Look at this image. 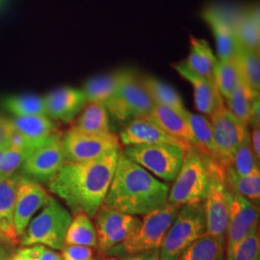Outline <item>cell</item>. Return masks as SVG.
Segmentation results:
<instances>
[{"label": "cell", "mask_w": 260, "mask_h": 260, "mask_svg": "<svg viewBox=\"0 0 260 260\" xmlns=\"http://www.w3.org/2000/svg\"><path fill=\"white\" fill-rule=\"evenodd\" d=\"M228 260H260V238L258 230L246 236L233 250Z\"/></svg>", "instance_id": "38"}, {"label": "cell", "mask_w": 260, "mask_h": 260, "mask_svg": "<svg viewBox=\"0 0 260 260\" xmlns=\"http://www.w3.org/2000/svg\"><path fill=\"white\" fill-rule=\"evenodd\" d=\"M235 60L242 83L245 84L254 94L259 95V51L238 47Z\"/></svg>", "instance_id": "27"}, {"label": "cell", "mask_w": 260, "mask_h": 260, "mask_svg": "<svg viewBox=\"0 0 260 260\" xmlns=\"http://www.w3.org/2000/svg\"><path fill=\"white\" fill-rule=\"evenodd\" d=\"M52 197L36 182L19 178L15 202L14 224L19 238L25 233L33 215L50 202Z\"/></svg>", "instance_id": "15"}, {"label": "cell", "mask_w": 260, "mask_h": 260, "mask_svg": "<svg viewBox=\"0 0 260 260\" xmlns=\"http://www.w3.org/2000/svg\"><path fill=\"white\" fill-rule=\"evenodd\" d=\"M177 260H225V244L205 233L190 245Z\"/></svg>", "instance_id": "30"}, {"label": "cell", "mask_w": 260, "mask_h": 260, "mask_svg": "<svg viewBox=\"0 0 260 260\" xmlns=\"http://www.w3.org/2000/svg\"><path fill=\"white\" fill-rule=\"evenodd\" d=\"M224 170L226 183L235 190L238 194L249 200L253 205L259 203L260 200V171H256L248 176H239L228 167Z\"/></svg>", "instance_id": "33"}, {"label": "cell", "mask_w": 260, "mask_h": 260, "mask_svg": "<svg viewBox=\"0 0 260 260\" xmlns=\"http://www.w3.org/2000/svg\"><path fill=\"white\" fill-rule=\"evenodd\" d=\"M9 260H28V256L22 250H19L16 254L11 256Z\"/></svg>", "instance_id": "46"}, {"label": "cell", "mask_w": 260, "mask_h": 260, "mask_svg": "<svg viewBox=\"0 0 260 260\" xmlns=\"http://www.w3.org/2000/svg\"><path fill=\"white\" fill-rule=\"evenodd\" d=\"M213 132L215 156L214 161L223 169L231 166L235 151L250 133L231 111L225 103H222L210 116Z\"/></svg>", "instance_id": "10"}, {"label": "cell", "mask_w": 260, "mask_h": 260, "mask_svg": "<svg viewBox=\"0 0 260 260\" xmlns=\"http://www.w3.org/2000/svg\"><path fill=\"white\" fill-rule=\"evenodd\" d=\"M228 184V183H226ZM230 195V217L225 238V260L234 248L250 233L258 230L259 211L256 205L238 194L228 184Z\"/></svg>", "instance_id": "13"}, {"label": "cell", "mask_w": 260, "mask_h": 260, "mask_svg": "<svg viewBox=\"0 0 260 260\" xmlns=\"http://www.w3.org/2000/svg\"><path fill=\"white\" fill-rule=\"evenodd\" d=\"M170 186L120 153L103 205L121 213L144 216L167 203Z\"/></svg>", "instance_id": "2"}, {"label": "cell", "mask_w": 260, "mask_h": 260, "mask_svg": "<svg viewBox=\"0 0 260 260\" xmlns=\"http://www.w3.org/2000/svg\"><path fill=\"white\" fill-rule=\"evenodd\" d=\"M206 233L205 202L182 205L159 248V260H177L181 253Z\"/></svg>", "instance_id": "5"}, {"label": "cell", "mask_w": 260, "mask_h": 260, "mask_svg": "<svg viewBox=\"0 0 260 260\" xmlns=\"http://www.w3.org/2000/svg\"><path fill=\"white\" fill-rule=\"evenodd\" d=\"M210 183L205 200L206 233L225 244L230 217V195L224 170L209 158Z\"/></svg>", "instance_id": "9"}, {"label": "cell", "mask_w": 260, "mask_h": 260, "mask_svg": "<svg viewBox=\"0 0 260 260\" xmlns=\"http://www.w3.org/2000/svg\"><path fill=\"white\" fill-rule=\"evenodd\" d=\"M8 147H1L0 146V161H1V159L3 157V155H4V153H5V151H6V149H7Z\"/></svg>", "instance_id": "47"}, {"label": "cell", "mask_w": 260, "mask_h": 260, "mask_svg": "<svg viewBox=\"0 0 260 260\" xmlns=\"http://www.w3.org/2000/svg\"><path fill=\"white\" fill-rule=\"evenodd\" d=\"M120 143L124 147L140 145L172 144L182 146L189 149L183 143L169 135L149 116L140 117L128 121L119 135Z\"/></svg>", "instance_id": "17"}, {"label": "cell", "mask_w": 260, "mask_h": 260, "mask_svg": "<svg viewBox=\"0 0 260 260\" xmlns=\"http://www.w3.org/2000/svg\"><path fill=\"white\" fill-rule=\"evenodd\" d=\"M121 151L113 150L85 162H66L48 181L50 192L74 213L84 212L93 219L108 193Z\"/></svg>", "instance_id": "1"}, {"label": "cell", "mask_w": 260, "mask_h": 260, "mask_svg": "<svg viewBox=\"0 0 260 260\" xmlns=\"http://www.w3.org/2000/svg\"><path fill=\"white\" fill-rule=\"evenodd\" d=\"M92 260H95V259H94V258H93V259H92Z\"/></svg>", "instance_id": "50"}, {"label": "cell", "mask_w": 260, "mask_h": 260, "mask_svg": "<svg viewBox=\"0 0 260 260\" xmlns=\"http://www.w3.org/2000/svg\"><path fill=\"white\" fill-rule=\"evenodd\" d=\"M93 219L98 249L104 254L125 241L141 223L138 216L121 213L104 205L99 209Z\"/></svg>", "instance_id": "12"}, {"label": "cell", "mask_w": 260, "mask_h": 260, "mask_svg": "<svg viewBox=\"0 0 260 260\" xmlns=\"http://www.w3.org/2000/svg\"><path fill=\"white\" fill-rule=\"evenodd\" d=\"M19 177H0V236L11 246L20 242L14 224Z\"/></svg>", "instance_id": "21"}, {"label": "cell", "mask_w": 260, "mask_h": 260, "mask_svg": "<svg viewBox=\"0 0 260 260\" xmlns=\"http://www.w3.org/2000/svg\"><path fill=\"white\" fill-rule=\"evenodd\" d=\"M174 68L179 75L192 85L196 108L202 114L211 116L214 111L224 103L215 84L191 72L183 61L175 64Z\"/></svg>", "instance_id": "19"}, {"label": "cell", "mask_w": 260, "mask_h": 260, "mask_svg": "<svg viewBox=\"0 0 260 260\" xmlns=\"http://www.w3.org/2000/svg\"><path fill=\"white\" fill-rule=\"evenodd\" d=\"M186 118L198 143L200 153L213 160L215 156V146L210 121L203 115L189 111L187 112Z\"/></svg>", "instance_id": "34"}, {"label": "cell", "mask_w": 260, "mask_h": 260, "mask_svg": "<svg viewBox=\"0 0 260 260\" xmlns=\"http://www.w3.org/2000/svg\"><path fill=\"white\" fill-rule=\"evenodd\" d=\"M118 257H106V258H103V260H118Z\"/></svg>", "instance_id": "48"}, {"label": "cell", "mask_w": 260, "mask_h": 260, "mask_svg": "<svg viewBox=\"0 0 260 260\" xmlns=\"http://www.w3.org/2000/svg\"><path fill=\"white\" fill-rule=\"evenodd\" d=\"M72 219L70 211L52 198L44 210L28 224L20 239L21 246L42 245L54 251L62 250Z\"/></svg>", "instance_id": "6"}, {"label": "cell", "mask_w": 260, "mask_h": 260, "mask_svg": "<svg viewBox=\"0 0 260 260\" xmlns=\"http://www.w3.org/2000/svg\"><path fill=\"white\" fill-rule=\"evenodd\" d=\"M12 125L9 120L0 116V146L8 147L9 146L10 134L12 132Z\"/></svg>", "instance_id": "40"}, {"label": "cell", "mask_w": 260, "mask_h": 260, "mask_svg": "<svg viewBox=\"0 0 260 260\" xmlns=\"http://www.w3.org/2000/svg\"><path fill=\"white\" fill-rule=\"evenodd\" d=\"M186 115L166 106L155 104L149 117L169 135L183 143L188 149H196L200 152L198 143L188 123Z\"/></svg>", "instance_id": "20"}, {"label": "cell", "mask_w": 260, "mask_h": 260, "mask_svg": "<svg viewBox=\"0 0 260 260\" xmlns=\"http://www.w3.org/2000/svg\"><path fill=\"white\" fill-rule=\"evenodd\" d=\"M10 122L14 129L36 148L58 133L54 123L47 116L15 117Z\"/></svg>", "instance_id": "22"}, {"label": "cell", "mask_w": 260, "mask_h": 260, "mask_svg": "<svg viewBox=\"0 0 260 260\" xmlns=\"http://www.w3.org/2000/svg\"><path fill=\"white\" fill-rule=\"evenodd\" d=\"M141 78L155 104L166 106L183 115L187 114L188 110L184 106L180 94L172 86L151 76Z\"/></svg>", "instance_id": "28"}, {"label": "cell", "mask_w": 260, "mask_h": 260, "mask_svg": "<svg viewBox=\"0 0 260 260\" xmlns=\"http://www.w3.org/2000/svg\"><path fill=\"white\" fill-rule=\"evenodd\" d=\"M240 82V75L236 64L235 56L231 59L218 60L215 71L214 84L225 101Z\"/></svg>", "instance_id": "35"}, {"label": "cell", "mask_w": 260, "mask_h": 260, "mask_svg": "<svg viewBox=\"0 0 260 260\" xmlns=\"http://www.w3.org/2000/svg\"><path fill=\"white\" fill-rule=\"evenodd\" d=\"M203 19L212 31L218 60L231 59L236 55L238 44L233 17L232 18L221 7L208 6L203 11Z\"/></svg>", "instance_id": "16"}, {"label": "cell", "mask_w": 260, "mask_h": 260, "mask_svg": "<svg viewBox=\"0 0 260 260\" xmlns=\"http://www.w3.org/2000/svg\"><path fill=\"white\" fill-rule=\"evenodd\" d=\"M179 206L166 203L143 216L139 226L129 237L106 253L109 257L132 255L159 250Z\"/></svg>", "instance_id": "3"}, {"label": "cell", "mask_w": 260, "mask_h": 260, "mask_svg": "<svg viewBox=\"0 0 260 260\" xmlns=\"http://www.w3.org/2000/svg\"><path fill=\"white\" fill-rule=\"evenodd\" d=\"M62 260H92L93 259V248L65 245L62 249Z\"/></svg>", "instance_id": "39"}, {"label": "cell", "mask_w": 260, "mask_h": 260, "mask_svg": "<svg viewBox=\"0 0 260 260\" xmlns=\"http://www.w3.org/2000/svg\"><path fill=\"white\" fill-rule=\"evenodd\" d=\"M209 157L196 149L186 151L181 167L170 188L167 203L182 206L204 203L210 183Z\"/></svg>", "instance_id": "4"}, {"label": "cell", "mask_w": 260, "mask_h": 260, "mask_svg": "<svg viewBox=\"0 0 260 260\" xmlns=\"http://www.w3.org/2000/svg\"><path fill=\"white\" fill-rule=\"evenodd\" d=\"M38 260H62L60 253L52 249H47L45 246L39 245L37 254Z\"/></svg>", "instance_id": "41"}, {"label": "cell", "mask_w": 260, "mask_h": 260, "mask_svg": "<svg viewBox=\"0 0 260 260\" xmlns=\"http://www.w3.org/2000/svg\"><path fill=\"white\" fill-rule=\"evenodd\" d=\"M183 62L191 72L214 83L218 58L214 54L213 50L207 41L191 37L190 53Z\"/></svg>", "instance_id": "24"}, {"label": "cell", "mask_w": 260, "mask_h": 260, "mask_svg": "<svg viewBox=\"0 0 260 260\" xmlns=\"http://www.w3.org/2000/svg\"><path fill=\"white\" fill-rule=\"evenodd\" d=\"M30 153L31 152L27 149L9 145L0 161V177H13L15 172L22 166Z\"/></svg>", "instance_id": "37"}, {"label": "cell", "mask_w": 260, "mask_h": 260, "mask_svg": "<svg viewBox=\"0 0 260 260\" xmlns=\"http://www.w3.org/2000/svg\"><path fill=\"white\" fill-rule=\"evenodd\" d=\"M229 167L233 168V171L239 176H248L259 171V160L255 156L251 147L250 133L235 151L232 164Z\"/></svg>", "instance_id": "36"}, {"label": "cell", "mask_w": 260, "mask_h": 260, "mask_svg": "<svg viewBox=\"0 0 260 260\" xmlns=\"http://www.w3.org/2000/svg\"><path fill=\"white\" fill-rule=\"evenodd\" d=\"M251 135V147L256 158H260V129L259 127H253Z\"/></svg>", "instance_id": "43"}, {"label": "cell", "mask_w": 260, "mask_h": 260, "mask_svg": "<svg viewBox=\"0 0 260 260\" xmlns=\"http://www.w3.org/2000/svg\"><path fill=\"white\" fill-rule=\"evenodd\" d=\"M66 162L62 136L56 133L29 154L21 169L29 177L48 182L64 166Z\"/></svg>", "instance_id": "14"}, {"label": "cell", "mask_w": 260, "mask_h": 260, "mask_svg": "<svg viewBox=\"0 0 260 260\" xmlns=\"http://www.w3.org/2000/svg\"><path fill=\"white\" fill-rule=\"evenodd\" d=\"M65 245L98 248V236L92 219L84 212H76L66 234Z\"/></svg>", "instance_id": "29"}, {"label": "cell", "mask_w": 260, "mask_h": 260, "mask_svg": "<svg viewBox=\"0 0 260 260\" xmlns=\"http://www.w3.org/2000/svg\"><path fill=\"white\" fill-rule=\"evenodd\" d=\"M233 22L238 47L259 51V7L243 10L233 18Z\"/></svg>", "instance_id": "23"}, {"label": "cell", "mask_w": 260, "mask_h": 260, "mask_svg": "<svg viewBox=\"0 0 260 260\" xmlns=\"http://www.w3.org/2000/svg\"><path fill=\"white\" fill-rule=\"evenodd\" d=\"M187 150L178 145L158 144L128 146L122 153L158 179L171 182L177 177Z\"/></svg>", "instance_id": "7"}, {"label": "cell", "mask_w": 260, "mask_h": 260, "mask_svg": "<svg viewBox=\"0 0 260 260\" xmlns=\"http://www.w3.org/2000/svg\"><path fill=\"white\" fill-rule=\"evenodd\" d=\"M8 243L0 240V260H9L11 257V251H10Z\"/></svg>", "instance_id": "45"}, {"label": "cell", "mask_w": 260, "mask_h": 260, "mask_svg": "<svg viewBox=\"0 0 260 260\" xmlns=\"http://www.w3.org/2000/svg\"><path fill=\"white\" fill-rule=\"evenodd\" d=\"M62 145L67 162H85L101 157L120 149L119 136L106 134H89L71 128L62 136Z\"/></svg>", "instance_id": "11"}, {"label": "cell", "mask_w": 260, "mask_h": 260, "mask_svg": "<svg viewBox=\"0 0 260 260\" xmlns=\"http://www.w3.org/2000/svg\"><path fill=\"white\" fill-rule=\"evenodd\" d=\"M124 71L125 70L96 76L86 81L82 91L87 103H101L106 106L117 92Z\"/></svg>", "instance_id": "25"}, {"label": "cell", "mask_w": 260, "mask_h": 260, "mask_svg": "<svg viewBox=\"0 0 260 260\" xmlns=\"http://www.w3.org/2000/svg\"><path fill=\"white\" fill-rule=\"evenodd\" d=\"M118 260H159V250L146 251L138 254L126 255Z\"/></svg>", "instance_id": "42"}, {"label": "cell", "mask_w": 260, "mask_h": 260, "mask_svg": "<svg viewBox=\"0 0 260 260\" xmlns=\"http://www.w3.org/2000/svg\"><path fill=\"white\" fill-rule=\"evenodd\" d=\"M47 116L55 121L70 122L87 105L82 90L72 87H61L44 98Z\"/></svg>", "instance_id": "18"}, {"label": "cell", "mask_w": 260, "mask_h": 260, "mask_svg": "<svg viewBox=\"0 0 260 260\" xmlns=\"http://www.w3.org/2000/svg\"><path fill=\"white\" fill-rule=\"evenodd\" d=\"M154 105L142 78L134 72L125 70L117 92L105 107L115 119L130 121L149 116Z\"/></svg>", "instance_id": "8"}, {"label": "cell", "mask_w": 260, "mask_h": 260, "mask_svg": "<svg viewBox=\"0 0 260 260\" xmlns=\"http://www.w3.org/2000/svg\"><path fill=\"white\" fill-rule=\"evenodd\" d=\"M1 103L15 117L47 116L45 100L36 94L10 95L4 98Z\"/></svg>", "instance_id": "31"}, {"label": "cell", "mask_w": 260, "mask_h": 260, "mask_svg": "<svg viewBox=\"0 0 260 260\" xmlns=\"http://www.w3.org/2000/svg\"><path fill=\"white\" fill-rule=\"evenodd\" d=\"M0 240H2V241H4V240H3V239H2V237H1V236H0ZM5 242V241H4ZM6 243H7V242H6Z\"/></svg>", "instance_id": "49"}, {"label": "cell", "mask_w": 260, "mask_h": 260, "mask_svg": "<svg viewBox=\"0 0 260 260\" xmlns=\"http://www.w3.org/2000/svg\"><path fill=\"white\" fill-rule=\"evenodd\" d=\"M259 111H260V103L259 98L256 99L251 107V121H250V125H252L253 127H259L260 118H259Z\"/></svg>", "instance_id": "44"}, {"label": "cell", "mask_w": 260, "mask_h": 260, "mask_svg": "<svg viewBox=\"0 0 260 260\" xmlns=\"http://www.w3.org/2000/svg\"><path fill=\"white\" fill-rule=\"evenodd\" d=\"M258 98L259 95L252 93L240 80L232 94L224 102H226V107L233 116L242 124L249 128L251 121V107L253 102Z\"/></svg>", "instance_id": "32"}, {"label": "cell", "mask_w": 260, "mask_h": 260, "mask_svg": "<svg viewBox=\"0 0 260 260\" xmlns=\"http://www.w3.org/2000/svg\"><path fill=\"white\" fill-rule=\"evenodd\" d=\"M73 128L89 134H106L110 131L109 113L101 103H89L84 107Z\"/></svg>", "instance_id": "26"}]
</instances>
